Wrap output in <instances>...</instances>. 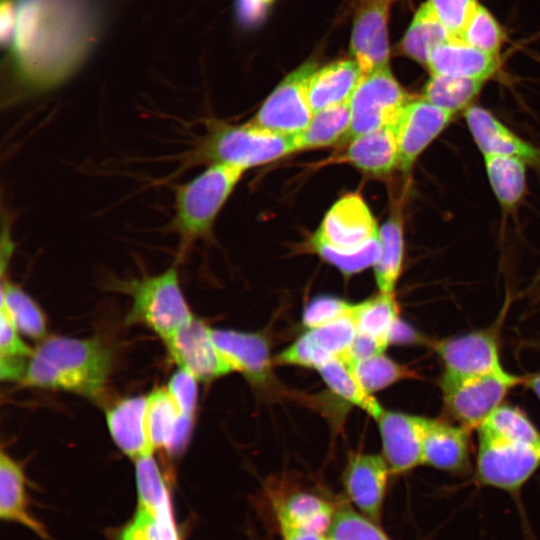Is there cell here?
Masks as SVG:
<instances>
[{
	"instance_id": "6da1fadb",
	"label": "cell",
	"mask_w": 540,
	"mask_h": 540,
	"mask_svg": "<svg viewBox=\"0 0 540 540\" xmlns=\"http://www.w3.org/2000/svg\"><path fill=\"white\" fill-rule=\"evenodd\" d=\"M94 0H17L11 44L18 78L33 91L61 84L96 39Z\"/></svg>"
},
{
	"instance_id": "7a4b0ae2",
	"label": "cell",
	"mask_w": 540,
	"mask_h": 540,
	"mask_svg": "<svg viewBox=\"0 0 540 540\" xmlns=\"http://www.w3.org/2000/svg\"><path fill=\"white\" fill-rule=\"evenodd\" d=\"M111 364V352L97 338L53 336L33 349L22 382L93 398L102 392Z\"/></svg>"
},
{
	"instance_id": "3957f363",
	"label": "cell",
	"mask_w": 540,
	"mask_h": 540,
	"mask_svg": "<svg viewBox=\"0 0 540 540\" xmlns=\"http://www.w3.org/2000/svg\"><path fill=\"white\" fill-rule=\"evenodd\" d=\"M243 172L233 165L210 164L191 180L174 186V214L167 230L178 237V260H184L196 241L210 235Z\"/></svg>"
},
{
	"instance_id": "277c9868",
	"label": "cell",
	"mask_w": 540,
	"mask_h": 540,
	"mask_svg": "<svg viewBox=\"0 0 540 540\" xmlns=\"http://www.w3.org/2000/svg\"><path fill=\"white\" fill-rule=\"evenodd\" d=\"M299 151L296 135L261 128L252 122H211L207 133L179 160L178 172L199 164H228L243 170Z\"/></svg>"
},
{
	"instance_id": "5b68a950",
	"label": "cell",
	"mask_w": 540,
	"mask_h": 540,
	"mask_svg": "<svg viewBox=\"0 0 540 540\" xmlns=\"http://www.w3.org/2000/svg\"><path fill=\"white\" fill-rule=\"evenodd\" d=\"M116 288L132 297L129 322L144 323L164 341L194 319L181 290L175 265L157 275L118 282Z\"/></svg>"
},
{
	"instance_id": "8992f818",
	"label": "cell",
	"mask_w": 540,
	"mask_h": 540,
	"mask_svg": "<svg viewBox=\"0 0 540 540\" xmlns=\"http://www.w3.org/2000/svg\"><path fill=\"white\" fill-rule=\"evenodd\" d=\"M524 379L504 368L472 377H454L447 374L440 379L444 406L462 426L478 429L502 404L508 392Z\"/></svg>"
},
{
	"instance_id": "52a82bcc",
	"label": "cell",
	"mask_w": 540,
	"mask_h": 540,
	"mask_svg": "<svg viewBox=\"0 0 540 540\" xmlns=\"http://www.w3.org/2000/svg\"><path fill=\"white\" fill-rule=\"evenodd\" d=\"M393 76L390 66L363 75L350 102V140L391 126L403 107L412 99Z\"/></svg>"
},
{
	"instance_id": "ba28073f",
	"label": "cell",
	"mask_w": 540,
	"mask_h": 540,
	"mask_svg": "<svg viewBox=\"0 0 540 540\" xmlns=\"http://www.w3.org/2000/svg\"><path fill=\"white\" fill-rule=\"evenodd\" d=\"M476 480L510 493L520 490L540 467V449L478 432Z\"/></svg>"
},
{
	"instance_id": "9c48e42d",
	"label": "cell",
	"mask_w": 540,
	"mask_h": 540,
	"mask_svg": "<svg viewBox=\"0 0 540 540\" xmlns=\"http://www.w3.org/2000/svg\"><path fill=\"white\" fill-rule=\"evenodd\" d=\"M316 70L317 62L311 59L287 75L250 122L285 135L301 133L314 115L307 98V85Z\"/></svg>"
},
{
	"instance_id": "30bf717a",
	"label": "cell",
	"mask_w": 540,
	"mask_h": 540,
	"mask_svg": "<svg viewBox=\"0 0 540 540\" xmlns=\"http://www.w3.org/2000/svg\"><path fill=\"white\" fill-rule=\"evenodd\" d=\"M314 236L340 253H355L379 236L376 220L361 195L349 193L337 200Z\"/></svg>"
},
{
	"instance_id": "8fae6325",
	"label": "cell",
	"mask_w": 540,
	"mask_h": 540,
	"mask_svg": "<svg viewBox=\"0 0 540 540\" xmlns=\"http://www.w3.org/2000/svg\"><path fill=\"white\" fill-rule=\"evenodd\" d=\"M454 115L423 98H412L392 125L399 151V169L409 172L419 155L445 129Z\"/></svg>"
},
{
	"instance_id": "7c38bea8",
	"label": "cell",
	"mask_w": 540,
	"mask_h": 540,
	"mask_svg": "<svg viewBox=\"0 0 540 540\" xmlns=\"http://www.w3.org/2000/svg\"><path fill=\"white\" fill-rule=\"evenodd\" d=\"M434 347L444 366V374L450 376H479L503 368L496 336L490 330L446 338Z\"/></svg>"
},
{
	"instance_id": "4fadbf2b",
	"label": "cell",
	"mask_w": 540,
	"mask_h": 540,
	"mask_svg": "<svg viewBox=\"0 0 540 540\" xmlns=\"http://www.w3.org/2000/svg\"><path fill=\"white\" fill-rule=\"evenodd\" d=\"M164 342L179 368L198 380L210 381L233 371L214 345L209 328L198 319L194 318Z\"/></svg>"
},
{
	"instance_id": "5bb4252c",
	"label": "cell",
	"mask_w": 540,
	"mask_h": 540,
	"mask_svg": "<svg viewBox=\"0 0 540 540\" xmlns=\"http://www.w3.org/2000/svg\"><path fill=\"white\" fill-rule=\"evenodd\" d=\"M392 0H364L355 15L351 54L363 75L389 67L387 20Z\"/></svg>"
},
{
	"instance_id": "9a60e30c",
	"label": "cell",
	"mask_w": 540,
	"mask_h": 540,
	"mask_svg": "<svg viewBox=\"0 0 540 540\" xmlns=\"http://www.w3.org/2000/svg\"><path fill=\"white\" fill-rule=\"evenodd\" d=\"M375 420L381 436L382 456L392 473L407 472L423 464L426 418L383 409Z\"/></svg>"
},
{
	"instance_id": "2e32d148",
	"label": "cell",
	"mask_w": 540,
	"mask_h": 540,
	"mask_svg": "<svg viewBox=\"0 0 540 540\" xmlns=\"http://www.w3.org/2000/svg\"><path fill=\"white\" fill-rule=\"evenodd\" d=\"M391 470L382 455L352 453L344 471L351 502L368 518L379 521Z\"/></svg>"
},
{
	"instance_id": "e0dca14e",
	"label": "cell",
	"mask_w": 540,
	"mask_h": 540,
	"mask_svg": "<svg viewBox=\"0 0 540 540\" xmlns=\"http://www.w3.org/2000/svg\"><path fill=\"white\" fill-rule=\"evenodd\" d=\"M211 339L230 364L255 386H264L271 379L272 360L267 339L259 333L211 329Z\"/></svg>"
},
{
	"instance_id": "ac0fdd59",
	"label": "cell",
	"mask_w": 540,
	"mask_h": 540,
	"mask_svg": "<svg viewBox=\"0 0 540 540\" xmlns=\"http://www.w3.org/2000/svg\"><path fill=\"white\" fill-rule=\"evenodd\" d=\"M469 429L426 418L422 445L423 464L448 472L469 467Z\"/></svg>"
},
{
	"instance_id": "d6986e66",
	"label": "cell",
	"mask_w": 540,
	"mask_h": 540,
	"mask_svg": "<svg viewBox=\"0 0 540 540\" xmlns=\"http://www.w3.org/2000/svg\"><path fill=\"white\" fill-rule=\"evenodd\" d=\"M346 150L334 162L349 163L363 173L384 177L399 169V151L392 125L349 140Z\"/></svg>"
},
{
	"instance_id": "ffe728a7",
	"label": "cell",
	"mask_w": 540,
	"mask_h": 540,
	"mask_svg": "<svg viewBox=\"0 0 540 540\" xmlns=\"http://www.w3.org/2000/svg\"><path fill=\"white\" fill-rule=\"evenodd\" d=\"M495 55L481 51L459 38H450L430 53L427 67L431 75L485 81L498 68Z\"/></svg>"
},
{
	"instance_id": "44dd1931",
	"label": "cell",
	"mask_w": 540,
	"mask_h": 540,
	"mask_svg": "<svg viewBox=\"0 0 540 540\" xmlns=\"http://www.w3.org/2000/svg\"><path fill=\"white\" fill-rule=\"evenodd\" d=\"M465 119L475 143L485 155H509L526 162L540 161V151L503 125L488 110L469 106Z\"/></svg>"
},
{
	"instance_id": "7402d4cb",
	"label": "cell",
	"mask_w": 540,
	"mask_h": 540,
	"mask_svg": "<svg viewBox=\"0 0 540 540\" xmlns=\"http://www.w3.org/2000/svg\"><path fill=\"white\" fill-rule=\"evenodd\" d=\"M363 73L354 59H343L321 67L311 75L307 98L315 114L326 108L350 102Z\"/></svg>"
},
{
	"instance_id": "603a6c76",
	"label": "cell",
	"mask_w": 540,
	"mask_h": 540,
	"mask_svg": "<svg viewBox=\"0 0 540 540\" xmlns=\"http://www.w3.org/2000/svg\"><path fill=\"white\" fill-rule=\"evenodd\" d=\"M26 477L22 466L4 451L0 454V517L25 526L37 536L50 540L46 527L29 508Z\"/></svg>"
},
{
	"instance_id": "cb8c5ba5",
	"label": "cell",
	"mask_w": 540,
	"mask_h": 540,
	"mask_svg": "<svg viewBox=\"0 0 540 540\" xmlns=\"http://www.w3.org/2000/svg\"><path fill=\"white\" fill-rule=\"evenodd\" d=\"M146 409L147 396L129 397L113 406L106 416L112 439L133 460L154 452L147 436Z\"/></svg>"
},
{
	"instance_id": "d4e9b609",
	"label": "cell",
	"mask_w": 540,
	"mask_h": 540,
	"mask_svg": "<svg viewBox=\"0 0 540 540\" xmlns=\"http://www.w3.org/2000/svg\"><path fill=\"white\" fill-rule=\"evenodd\" d=\"M279 525L323 535L331 526L336 510L326 499L307 491H293L275 503Z\"/></svg>"
},
{
	"instance_id": "484cf974",
	"label": "cell",
	"mask_w": 540,
	"mask_h": 540,
	"mask_svg": "<svg viewBox=\"0 0 540 540\" xmlns=\"http://www.w3.org/2000/svg\"><path fill=\"white\" fill-rule=\"evenodd\" d=\"M316 370L330 391L341 400L363 409L374 419L382 412L381 405L362 387L353 365L346 359L333 357Z\"/></svg>"
},
{
	"instance_id": "4316f807",
	"label": "cell",
	"mask_w": 540,
	"mask_h": 540,
	"mask_svg": "<svg viewBox=\"0 0 540 540\" xmlns=\"http://www.w3.org/2000/svg\"><path fill=\"white\" fill-rule=\"evenodd\" d=\"M485 168L491 188L505 209L518 205L526 190V161L509 155H485Z\"/></svg>"
},
{
	"instance_id": "83f0119b",
	"label": "cell",
	"mask_w": 540,
	"mask_h": 540,
	"mask_svg": "<svg viewBox=\"0 0 540 540\" xmlns=\"http://www.w3.org/2000/svg\"><path fill=\"white\" fill-rule=\"evenodd\" d=\"M380 254L373 265L380 292L394 293L401 274L404 252L403 225L399 215H391L379 228Z\"/></svg>"
},
{
	"instance_id": "f1b7e54d",
	"label": "cell",
	"mask_w": 540,
	"mask_h": 540,
	"mask_svg": "<svg viewBox=\"0 0 540 540\" xmlns=\"http://www.w3.org/2000/svg\"><path fill=\"white\" fill-rule=\"evenodd\" d=\"M351 126L349 102L315 113L308 126L296 135L298 149L330 146L347 138Z\"/></svg>"
},
{
	"instance_id": "f546056e",
	"label": "cell",
	"mask_w": 540,
	"mask_h": 540,
	"mask_svg": "<svg viewBox=\"0 0 540 540\" xmlns=\"http://www.w3.org/2000/svg\"><path fill=\"white\" fill-rule=\"evenodd\" d=\"M450 38L448 30L425 2L415 13L406 31L401 50L414 61L426 66L431 51Z\"/></svg>"
},
{
	"instance_id": "4dcf8cb0",
	"label": "cell",
	"mask_w": 540,
	"mask_h": 540,
	"mask_svg": "<svg viewBox=\"0 0 540 540\" xmlns=\"http://www.w3.org/2000/svg\"><path fill=\"white\" fill-rule=\"evenodd\" d=\"M352 319L357 332L368 334L389 345V334L399 319V308L394 293L379 294L353 305Z\"/></svg>"
},
{
	"instance_id": "1f68e13d",
	"label": "cell",
	"mask_w": 540,
	"mask_h": 540,
	"mask_svg": "<svg viewBox=\"0 0 540 540\" xmlns=\"http://www.w3.org/2000/svg\"><path fill=\"white\" fill-rule=\"evenodd\" d=\"M1 307L13 320L20 333L34 340L46 335V319L38 304L18 285L2 279Z\"/></svg>"
},
{
	"instance_id": "d6a6232c",
	"label": "cell",
	"mask_w": 540,
	"mask_h": 540,
	"mask_svg": "<svg viewBox=\"0 0 540 540\" xmlns=\"http://www.w3.org/2000/svg\"><path fill=\"white\" fill-rule=\"evenodd\" d=\"M483 83L476 79L431 75L421 98L455 114L472 102Z\"/></svg>"
},
{
	"instance_id": "836d02e7",
	"label": "cell",
	"mask_w": 540,
	"mask_h": 540,
	"mask_svg": "<svg viewBox=\"0 0 540 540\" xmlns=\"http://www.w3.org/2000/svg\"><path fill=\"white\" fill-rule=\"evenodd\" d=\"M478 432L540 449V433L518 408L501 404Z\"/></svg>"
},
{
	"instance_id": "e575fe53",
	"label": "cell",
	"mask_w": 540,
	"mask_h": 540,
	"mask_svg": "<svg viewBox=\"0 0 540 540\" xmlns=\"http://www.w3.org/2000/svg\"><path fill=\"white\" fill-rule=\"evenodd\" d=\"M181 415L167 388L147 396L146 430L153 451L167 447Z\"/></svg>"
},
{
	"instance_id": "d590c367",
	"label": "cell",
	"mask_w": 540,
	"mask_h": 540,
	"mask_svg": "<svg viewBox=\"0 0 540 540\" xmlns=\"http://www.w3.org/2000/svg\"><path fill=\"white\" fill-rule=\"evenodd\" d=\"M356 333L350 313L324 326L309 329L304 334L323 364L333 357L347 359Z\"/></svg>"
},
{
	"instance_id": "8d00e7d4",
	"label": "cell",
	"mask_w": 540,
	"mask_h": 540,
	"mask_svg": "<svg viewBox=\"0 0 540 540\" xmlns=\"http://www.w3.org/2000/svg\"><path fill=\"white\" fill-rule=\"evenodd\" d=\"M353 369L362 387L370 394L401 380L415 378L413 371L384 353L355 362Z\"/></svg>"
},
{
	"instance_id": "74e56055",
	"label": "cell",
	"mask_w": 540,
	"mask_h": 540,
	"mask_svg": "<svg viewBox=\"0 0 540 540\" xmlns=\"http://www.w3.org/2000/svg\"><path fill=\"white\" fill-rule=\"evenodd\" d=\"M135 461L138 508L154 513L170 499L169 491L161 471L153 457V452L146 453Z\"/></svg>"
},
{
	"instance_id": "f35d334b",
	"label": "cell",
	"mask_w": 540,
	"mask_h": 540,
	"mask_svg": "<svg viewBox=\"0 0 540 540\" xmlns=\"http://www.w3.org/2000/svg\"><path fill=\"white\" fill-rule=\"evenodd\" d=\"M458 38L474 48L497 56L504 41V32L493 15L479 4Z\"/></svg>"
},
{
	"instance_id": "ab89813d",
	"label": "cell",
	"mask_w": 540,
	"mask_h": 540,
	"mask_svg": "<svg viewBox=\"0 0 540 540\" xmlns=\"http://www.w3.org/2000/svg\"><path fill=\"white\" fill-rule=\"evenodd\" d=\"M309 244L313 252L335 266L345 276H351L373 266L380 254L379 236L355 253L334 251L314 235L310 238Z\"/></svg>"
},
{
	"instance_id": "60d3db41",
	"label": "cell",
	"mask_w": 540,
	"mask_h": 540,
	"mask_svg": "<svg viewBox=\"0 0 540 540\" xmlns=\"http://www.w3.org/2000/svg\"><path fill=\"white\" fill-rule=\"evenodd\" d=\"M327 535L332 540H391L375 521L347 507L336 511Z\"/></svg>"
},
{
	"instance_id": "b9f144b4",
	"label": "cell",
	"mask_w": 540,
	"mask_h": 540,
	"mask_svg": "<svg viewBox=\"0 0 540 540\" xmlns=\"http://www.w3.org/2000/svg\"><path fill=\"white\" fill-rule=\"evenodd\" d=\"M427 4L452 38L459 37L479 5L477 0H428Z\"/></svg>"
},
{
	"instance_id": "7bdbcfd3",
	"label": "cell",
	"mask_w": 540,
	"mask_h": 540,
	"mask_svg": "<svg viewBox=\"0 0 540 540\" xmlns=\"http://www.w3.org/2000/svg\"><path fill=\"white\" fill-rule=\"evenodd\" d=\"M352 308L353 305L343 299L318 296L304 308L302 322L308 329L318 328L350 314Z\"/></svg>"
},
{
	"instance_id": "ee69618b",
	"label": "cell",
	"mask_w": 540,
	"mask_h": 540,
	"mask_svg": "<svg viewBox=\"0 0 540 540\" xmlns=\"http://www.w3.org/2000/svg\"><path fill=\"white\" fill-rule=\"evenodd\" d=\"M198 379L185 369L179 368L169 380L167 390L180 413L194 416L197 403Z\"/></svg>"
},
{
	"instance_id": "f6af8a7d",
	"label": "cell",
	"mask_w": 540,
	"mask_h": 540,
	"mask_svg": "<svg viewBox=\"0 0 540 540\" xmlns=\"http://www.w3.org/2000/svg\"><path fill=\"white\" fill-rule=\"evenodd\" d=\"M19 330L15 326L8 312L0 308V359L30 358L33 353L21 339Z\"/></svg>"
},
{
	"instance_id": "bcb514c9",
	"label": "cell",
	"mask_w": 540,
	"mask_h": 540,
	"mask_svg": "<svg viewBox=\"0 0 540 540\" xmlns=\"http://www.w3.org/2000/svg\"><path fill=\"white\" fill-rule=\"evenodd\" d=\"M119 540H161L154 515L137 509L134 518L121 530Z\"/></svg>"
},
{
	"instance_id": "7dc6e473",
	"label": "cell",
	"mask_w": 540,
	"mask_h": 540,
	"mask_svg": "<svg viewBox=\"0 0 540 540\" xmlns=\"http://www.w3.org/2000/svg\"><path fill=\"white\" fill-rule=\"evenodd\" d=\"M387 345L368 334L357 332L350 346L347 361L352 365L360 360L384 353Z\"/></svg>"
},
{
	"instance_id": "c3c4849f",
	"label": "cell",
	"mask_w": 540,
	"mask_h": 540,
	"mask_svg": "<svg viewBox=\"0 0 540 540\" xmlns=\"http://www.w3.org/2000/svg\"><path fill=\"white\" fill-rule=\"evenodd\" d=\"M17 23V0H1L0 39L3 47L11 46Z\"/></svg>"
},
{
	"instance_id": "681fc988",
	"label": "cell",
	"mask_w": 540,
	"mask_h": 540,
	"mask_svg": "<svg viewBox=\"0 0 540 540\" xmlns=\"http://www.w3.org/2000/svg\"><path fill=\"white\" fill-rule=\"evenodd\" d=\"M155 522L161 540H180L173 516L171 501L168 499L154 513Z\"/></svg>"
},
{
	"instance_id": "f907efd6",
	"label": "cell",
	"mask_w": 540,
	"mask_h": 540,
	"mask_svg": "<svg viewBox=\"0 0 540 540\" xmlns=\"http://www.w3.org/2000/svg\"><path fill=\"white\" fill-rule=\"evenodd\" d=\"M274 0H238V11L242 20L253 23L262 18Z\"/></svg>"
},
{
	"instance_id": "816d5d0a",
	"label": "cell",
	"mask_w": 540,
	"mask_h": 540,
	"mask_svg": "<svg viewBox=\"0 0 540 540\" xmlns=\"http://www.w3.org/2000/svg\"><path fill=\"white\" fill-rule=\"evenodd\" d=\"M419 339L417 332L400 318L394 323L389 334V344H410L418 342Z\"/></svg>"
},
{
	"instance_id": "f5cc1de1",
	"label": "cell",
	"mask_w": 540,
	"mask_h": 540,
	"mask_svg": "<svg viewBox=\"0 0 540 540\" xmlns=\"http://www.w3.org/2000/svg\"><path fill=\"white\" fill-rule=\"evenodd\" d=\"M283 540H324L322 535L293 528L287 525H279Z\"/></svg>"
},
{
	"instance_id": "db71d44e",
	"label": "cell",
	"mask_w": 540,
	"mask_h": 540,
	"mask_svg": "<svg viewBox=\"0 0 540 540\" xmlns=\"http://www.w3.org/2000/svg\"><path fill=\"white\" fill-rule=\"evenodd\" d=\"M524 384H526L540 399V373L524 379Z\"/></svg>"
},
{
	"instance_id": "11a10c76",
	"label": "cell",
	"mask_w": 540,
	"mask_h": 540,
	"mask_svg": "<svg viewBox=\"0 0 540 540\" xmlns=\"http://www.w3.org/2000/svg\"><path fill=\"white\" fill-rule=\"evenodd\" d=\"M324 540H332V539H330L329 537H324Z\"/></svg>"
}]
</instances>
